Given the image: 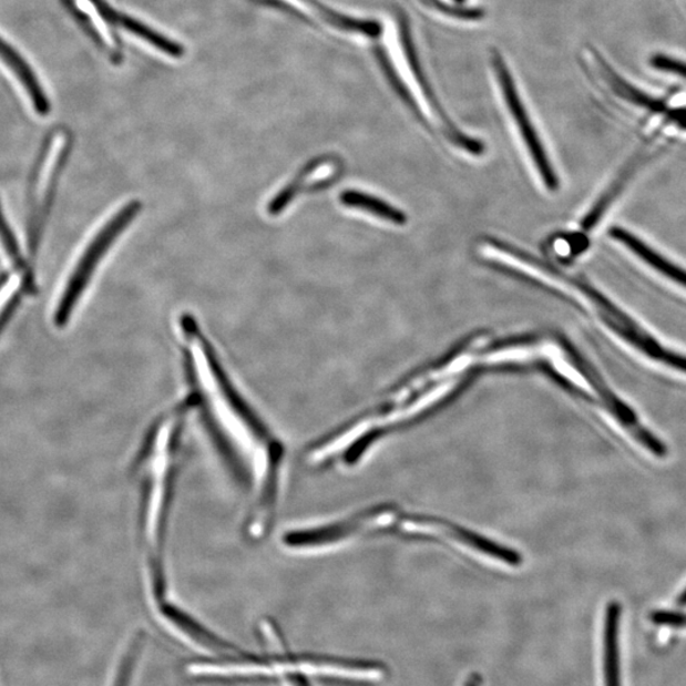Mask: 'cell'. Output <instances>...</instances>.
Wrapping results in <instances>:
<instances>
[{
  "label": "cell",
  "instance_id": "cell-6",
  "mask_svg": "<svg viewBox=\"0 0 686 686\" xmlns=\"http://www.w3.org/2000/svg\"><path fill=\"white\" fill-rule=\"evenodd\" d=\"M52 144L47 145L31 186V219H30V249L32 256H37L43 225L48 219L52 195L57 187L60 171L63 170L69 144L66 139L57 136Z\"/></svg>",
  "mask_w": 686,
  "mask_h": 686
},
{
  "label": "cell",
  "instance_id": "cell-9",
  "mask_svg": "<svg viewBox=\"0 0 686 686\" xmlns=\"http://www.w3.org/2000/svg\"><path fill=\"white\" fill-rule=\"evenodd\" d=\"M156 613H158L161 618L168 623L172 628H175L182 633V635L195 642L198 646L211 649L213 653H218L223 656H236L242 654L239 648L214 635V633L204 627L202 623L197 622L194 616L181 610L175 603L162 606Z\"/></svg>",
  "mask_w": 686,
  "mask_h": 686
},
{
  "label": "cell",
  "instance_id": "cell-3",
  "mask_svg": "<svg viewBox=\"0 0 686 686\" xmlns=\"http://www.w3.org/2000/svg\"><path fill=\"white\" fill-rule=\"evenodd\" d=\"M187 672L195 676H268L317 674L341 677L356 682H376L383 677L386 667L378 663L355 662L319 655H281L258 657L242 653L224 656L216 662H196L187 665Z\"/></svg>",
  "mask_w": 686,
  "mask_h": 686
},
{
  "label": "cell",
  "instance_id": "cell-4",
  "mask_svg": "<svg viewBox=\"0 0 686 686\" xmlns=\"http://www.w3.org/2000/svg\"><path fill=\"white\" fill-rule=\"evenodd\" d=\"M590 310L595 313L596 317L611 329L616 336L627 342L633 349L647 356L659 364L666 365L667 368L684 372L686 375V356L666 349V347L656 340L653 334H649L646 328L642 327L635 319L629 317L627 313L616 307L611 299L593 288L584 281H577L575 300Z\"/></svg>",
  "mask_w": 686,
  "mask_h": 686
},
{
  "label": "cell",
  "instance_id": "cell-1",
  "mask_svg": "<svg viewBox=\"0 0 686 686\" xmlns=\"http://www.w3.org/2000/svg\"><path fill=\"white\" fill-rule=\"evenodd\" d=\"M196 351L182 350L185 401L211 438L225 468L247 500L243 533L260 543L273 533L285 483L286 448L223 367L193 317L181 319Z\"/></svg>",
  "mask_w": 686,
  "mask_h": 686
},
{
  "label": "cell",
  "instance_id": "cell-7",
  "mask_svg": "<svg viewBox=\"0 0 686 686\" xmlns=\"http://www.w3.org/2000/svg\"><path fill=\"white\" fill-rule=\"evenodd\" d=\"M492 66L494 74L498 76L503 100H505L506 106L510 110V115L519 130L521 141H523L526 146L529 154H531V160L537 175H540L546 188H557V177H555L551 163L549 158H546L541 139L537 137L536 130L532 124L531 117L528 115L524 103L518 94L514 80H512L505 60H503L499 51L492 52Z\"/></svg>",
  "mask_w": 686,
  "mask_h": 686
},
{
  "label": "cell",
  "instance_id": "cell-12",
  "mask_svg": "<svg viewBox=\"0 0 686 686\" xmlns=\"http://www.w3.org/2000/svg\"><path fill=\"white\" fill-rule=\"evenodd\" d=\"M0 58L4 60V63L12 69L23 84L25 92L32 100L33 109L37 110L39 115L47 116L50 112V102L47 94L43 93L37 75L33 74L32 69L24 62L19 52L8 45L3 39H0Z\"/></svg>",
  "mask_w": 686,
  "mask_h": 686
},
{
  "label": "cell",
  "instance_id": "cell-5",
  "mask_svg": "<svg viewBox=\"0 0 686 686\" xmlns=\"http://www.w3.org/2000/svg\"><path fill=\"white\" fill-rule=\"evenodd\" d=\"M141 208L142 204L139 202L129 203L123 208H120L114 218H111L106 225L95 234L90 245L86 246L83 255L78 259L74 270L71 276H69L62 298H60L58 303L54 315L55 325L58 327H64L66 325L78 301H80L85 289L89 288V284L101 259L107 254L111 246L114 245L120 234L136 218Z\"/></svg>",
  "mask_w": 686,
  "mask_h": 686
},
{
  "label": "cell",
  "instance_id": "cell-17",
  "mask_svg": "<svg viewBox=\"0 0 686 686\" xmlns=\"http://www.w3.org/2000/svg\"><path fill=\"white\" fill-rule=\"evenodd\" d=\"M651 63H653L656 69H659V71L673 73L675 75L683 76L686 80V64L679 62V60L665 55H656L653 60H651Z\"/></svg>",
  "mask_w": 686,
  "mask_h": 686
},
{
  "label": "cell",
  "instance_id": "cell-10",
  "mask_svg": "<svg viewBox=\"0 0 686 686\" xmlns=\"http://www.w3.org/2000/svg\"><path fill=\"white\" fill-rule=\"evenodd\" d=\"M611 236L616 242L622 243L625 248L633 252L639 259L644 260L651 268H654L656 273L662 274L666 279L686 289L685 268L677 266L673 260L659 255L657 250L647 246L644 240L628 231L615 227L611 231Z\"/></svg>",
  "mask_w": 686,
  "mask_h": 686
},
{
  "label": "cell",
  "instance_id": "cell-11",
  "mask_svg": "<svg viewBox=\"0 0 686 686\" xmlns=\"http://www.w3.org/2000/svg\"><path fill=\"white\" fill-rule=\"evenodd\" d=\"M621 606L611 603L606 607L604 624V682L605 686H622L620 623Z\"/></svg>",
  "mask_w": 686,
  "mask_h": 686
},
{
  "label": "cell",
  "instance_id": "cell-8",
  "mask_svg": "<svg viewBox=\"0 0 686 686\" xmlns=\"http://www.w3.org/2000/svg\"><path fill=\"white\" fill-rule=\"evenodd\" d=\"M399 34H401L402 49L405 51L408 65H410L412 74L416 78L417 83L420 85L423 98L427 100L430 116L433 120L432 124H436L442 136H444L451 144L459 147V150L471 154H481L483 146L480 142H477L474 139L460 132V130L454 126L453 121L447 116L444 109L440 106L439 100L437 99L436 93H433L427 75H424L422 71L419 55L416 54L413 47L410 25H408V22H406L403 17L399 19Z\"/></svg>",
  "mask_w": 686,
  "mask_h": 686
},
{
  "label": "cell",
  "instance_id": "cell-18",
  "mask_svg": "<svg viewBox=\"0 0 686 686\" xmlns=\"http://www.w3.org/2000/svg\"><path fill=\"white\" fill-rule=\"evenodd\" d=\"M288 680L291 686H310L309 683L304 679V676L300 674L289 675Z\"/></svg>",
  "mask_w": 686,
  "mask_h": 686
},
{
  "label": "cell",
  "instance_id": "cell-14",
  "mask_svg": "<svg viewBox=\"0 0 686 686\" xmlns=\"http://www.w3.org/2000/svg\"><path fill=\"white\" fill-rule=\"evenodd\" d=\"M340 199L342 205L347 207L359 208L361 212L369 213L395 225H403L407 221L405 214L399 212L398 208L390 206L383 199L360 193V191H344Z\"/></svg>",
  "mask_w": 686,
  "mask_h": 686
},
{
  "label": "cell",
  "instance_id": "cell-20",
  "mask_svg": "<svg viewBox=\"0 0 686 686\" xmlns=\"http://www.w3.org/2000/svg\"><path fill=\"white\" fill-rule=\"evenodd\" d=\"M677 604L683 605V606H684V605H686V590H685V592L680 595V597H679V598H677Z\"/></svg>",
  "mask_w": 686,
  "mask_h": 686
},
{
  "label": "cell",
  "instance_id": "cell-16",
  "mask_svg": "<svg viewBox=\"0 0 686 686\" xmlns=\"http://www.w3.org/2000/svg\"><path fill=\"white\" fill-rule=\"evenodd\" d=\"M145 642L146 635L144 631H139L137 633H135L134 637L130 639L129 645L124 651V654L120 657L114 679H112L110 686L132 685L139 658H141Z\"/></svg>",
  "mask_w": 686,
  "mask_h": 686
},
{
  "label": "cell",
  "instance_id": "cell-19",
  "mask_svg": "<svg viewBox=\"0 0 686 686\" xmlns=\"http://www.w3.org/2000/svg\"><path fill=\"white\" fill-rule=\"evenodd\" d=\"M482 685V677L480 674H472L471 676L468 677L464 686H481Z\"/></svg>",
  "mask_w": 686,
  "mask_h": 686
},
{
  "label": "cell",
  "instance_id": "cell-15",
  "mask_svg": "<svg viewBox=\"0 0 686 686\" xmlns=\"http://www.w3.org/2000/svg\"><path fill=\"white\" fill-rule=\"evenodd\" d=\"M0 247H2L4 256L11 260L14 270L22 275L25 290H28L29 294H33L34 286H37L33 281V274L28 260L22 256L19 242H17L10 225H8L4 218L2 205H0Z\"/></svg>",
  "mask_w": 686,
  "mask_h": 686
},
{
  "label": "cell",
  "instance_id": "cell-2",
  "mask_svg": "<svg viewBox=\"0 0 686 686\" xmlns=\"http://www.w3.org/2000/svg\"><path fill=\"white\" fill-rule=\"evenodd\" d=\"M188 419V408L182 402L156 416L134 463L139 552L147 594L156 612L172 604L170 536Z\"/></svg>",
  "mask_w": 686,
  "mask_h": 686
},
{
  "label": "cell",
  "instance_id": "cell-13",
  "mask_svg": "<svg viewBox=\"0 0 686 686\" xmlns=\"http://www.w3.org/2000/svg\"><path fill=\"white\" fill-rule=\"evenodd\" d=\"M597 64L602 65V72L606 83L612 86L613 91L618 94L620 98L628 101L629 103L636 104V106L653 111L655 114L664 115L665 117L667 116L668 111L670 110L666 107L664 102L651 98V95L635 89V86L622 80L618 74H615L610 65L604 63V60L598 59Z\"/></svg>",
  "mask_w": 686,
  "mask_h": 686
},
{
  "label": "cell",
  "instance_id": "cell-21",
  "mask_svg": "<svg viewBox=\"0 0 686 686\" xmlns=\"http://www.w3.org/2000/svg\"><path fill=\"white\" fill-rule=\"evenodd\" d=\"M458 2H463V0H458Z\"/></svg>",
  "mask_w": 686,
  "mask_h": 686
}]
</instances>
